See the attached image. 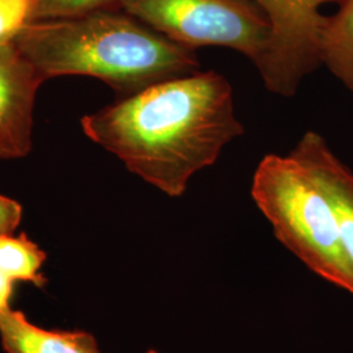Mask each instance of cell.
Listing matches in <instances>:
<instances>
[{
    "label": "cell",
    "mask_w": 353,
    "mask_h": 353,
    "mask_svg": "<svg viewBox=\"0 0 353 353\" xmlns=\"http://www.w3.org/2000/svg\"><path fill=\"white\" fill-rule=\"evenodd\" d=\"M80 125L88 139L172 198L245 131L232 85L216 71L152 84L84 115Z\"/></svg>",
    "instance_id": "obj_1"
},
{
    "label": "cell",
    "mask_w": 353,
    "mask_h": 353,
    "mask_svg": "<svg viewBox=\"0 0 353 353\" xmlns=\"http://www.w3.org/2000/svg\"><path fill=\"white\" fill-rule=\"evenodd\" d=\"M43 80L90 76L131 96L152 84L199 71L195 50L121 10L32 21L14 41Z\"/></svg>",
    "instance_id": "obj_2"
},
{
    "label": "cell",
    "mask_w": 353,
    "mask_h": 353,
    "mask_svg": "<svg viewBox=\"0 0 353 353\" xmlns=\"http://www.w3.org/2000/svg\"><path fill=\"white\" fill-rule=\"evenodd\" d=\"M252 196L292 254L318 276L353 294L332 207L303 165L290 154H267L252 176Z\"/></svg>",
    "instance_id": "obj_3"
},
{
    "label": "cell",
    "mask_w": 353,
    "mask_h": 353,
    "mask_svg": "<svg viewBox=\"0 0 353 353\" xmlns=\"http://www.w3.org/2000/svg\"><path fill=\"white\" fill-rule=\"evenodd\" d=\"M117 8L182 46L233 49L255 67L270 42V23L252 0H117Z\"/></svg>",
    "instance_id": "obj_4"
},
{
    "label": "cell",
    "mask_w": 353,
    "mask_h": 353,
    "mask_svg": "<svg viewBox=\"0 0 353 353\" xmlns=\"http://www.w3.org/2000/svg\"><path fill=\"white\" fill-rule=\"evenodd\" d=\"M265 14L270 42L256 65L265 88L292 97L303 77L322 64V34L327 17L321 13L326 3L339 0H252Z\"/></svg>",
    "instance_id": "obj_5"
},
{
    "label": "cell",
    "mask_w": 353,
    "mask_h": 353,
    "mask_svg": "<svg viewBox=\"0 0 353 353\" xmlns=\"http://www.w3.org/2000/svg\"><path fill=\"white\" fill-rule=\"evenodd\" d=\"M43 83L14 43L0 49V160L32 152L34 103Z\"/></svg>",
    "instance_id": "obj_6"
},
{
    "label": "cell",
    "mask_w": 353,
    "mask_h": 353,
    "mask_svg": "<svg viewBox=\"0 0 353 353\" xmlns=\"http://www.w3.org/2000/svg\"><path fill=\"white\" fill-rule=\"evenodd\" d=\"M323 190L335 214L341 249L353 280V172L319 134L307 131L290 152Z\"/></svg>",
    "instance_id": "obj_7"
},
{
    "label": "cell",
    "mask_w": 353,
    "mask_h": 353,
    "mask_svg": "<svg viewBox=\"0 0 353 353\" xmlns=\"http://www.w3.org/2000/svg\"><path fill=\"white\" fill-rule=\"evenodd\" d=\"M0 341L7 353H101L85 331L45 330L11 309L0 312Z\"/></svg>",
    "instance_id": "obj_8"
},
{
    "label": "cell",
    "mask_w": 353,
    "mask_h": 353,
    "mask_svg": "<svg viewBox=\"0 0 353 353\" xmlns=\"http://www.w3.org/2000/svg\"><path fill=\"white\" fill-rule=\"evenodd\" d=\"M322 34V63L353 93V0H339Z\"/></svg>",
    "instance_id": "obj_9"
},
{
    "label": "cell",
    "mask_w": 353,
    "mask_h": 353,
    "mask_svg": "<svg viewBox=\"0 0 353 353\" xmlns=\"http://www.w3.org/2000/svg\"><path fill=\"white\" fill-rule=\"evenodd\" d=\"M46 261V252L29 240L26 233L17 237L0 236V271L14 281L32 283L42 288L48 280L39 272Z\"/></svg>",
    "instance_id": "obj_10"
},
{
    "label": "cell",
    "mask_w": 353,
    "mask_h": 353,
    "mask_svg": "<svg viewBox=\"0 0 353 353\" xmlns=\"http://www.w3.org/2000/svg\"><path fill=\"white\" fill-rule=\"evenodd\" d=\"M32 21L76 17L100 10H118L117 0H30Z\"/></svg>",
    "instance_id": "obj_11"
},
{
    "label": "cell",
    "mask_w": 353,
    "mask_h": 353,
    "mask_svg": "<svg viewBox=\"0 0 353 353\" xmlns=\"http://www.w3.org/2000/svg\"><path fill=\"white\" fill-rule=\"evenodd\" d=\"M29 23H32L30 0H0V49L14 43Z\"/></svg>",
    "instance_id": "obj_12"
},
{
    "label": "cell",
    "mask_w": 353,
    "mask_h": 353,
    "mask_svg": "<svg viewBox=\"0 0 353 353\" xmlns=\"http://www.w3.org/2000/svg\"><path fill=\"white\" fill-rule=\"evenodd\" d=\"M23 219V207L14 199L0 194V236L12 234Z\"/></svg>",
    "instance_id": "obj_13"
},
{
    "label": "cell",
    "mask_w": 353,
    "mask_h": 353,
    "mask_svg": "<svg viewBox=\"0 0 353 353\" xmlns=\"http://www.w3.org/2000/svg\"><path fill=\"white\" fill-rule=\"evenodd\" d=\"M13 296V281L3 271H0V312L11 309Z\"/></svg>",
    "instance_id": "obj_14"
},
{
    "label": "cell",
    "mask_w": 353,
    "mask_h": 353,
    "mask_svg": "<svg viewBox=\"0 0 353 353\" xmlns=\"http://www.w3.org/2000/svg\"><path fill=\"white\" fill-rule=\"evenodd\" d=\"M147 353H159V352H156V351H153V350H151V351H148V352Z\"/></svg>",
    "instance_id": "obj_15"
}]
</instances>
